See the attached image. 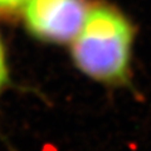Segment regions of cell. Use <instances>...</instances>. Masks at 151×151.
I'll return each mask as SVG.
<instances>
[{"instance_id":"1","label":"cell","mask_w":151,"mask_h":151,"mask_svg":"<svg viewBox=\"0 0 151 151\" xmlns=\"http://www.w3.org/2000/svg\"><path fill=\"white\" fill-rule=\"evenodd\" d=\"M135 27L117 6L91 3L70 57L79 72L106 86H124L131 78Z\"/></svg>"},{"instance_id":"2","label":"cell","mask_w":151,"mask_h":151,"mask_svg":"<svg viewBox=\"0 0 151 151\" xmlns=\"http://www.w3.org/2000/svg\"><path fill=\"white\" fill-rule=\"evenodd\" d=\"M88 0H28L22 12L25 30L49 44H70L87 17Z\"/></svg>"},{"instance_id":"3","label":"cell","mask_w":151,"mask_h":151,"mask_svg":"<svg viewBox=\"0 0 151 151\" xmlns=\"http://www.w3.org/2000/svg\"><path fill=\"white\" fill-rule=\"evenodd\" d=\"M28 0H0V22L12 23L20 18Z\"/></svg>"},{"instance_id":"4","label":"cell","mask_w":151,"mask_h":151,"mask_svg":"<svg viewBox=\"0 0 151 151\" xmlns=\"http://www.w3.org/2000/svg\"><path fill=\"white\" fill-rule=\"evenodd\" d=\"M9 83V67L6 60V52L4 47V42L0 35V93Z\"/></svg>"}]
</instances>
